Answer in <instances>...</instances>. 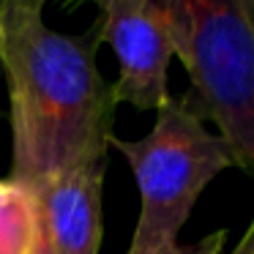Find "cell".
I'll use <instances>...</instances> for the list:
<instances>
[{
    "mask_svg": "<svg viewBox=\"0 0 254 254\" xmlns=\"http://www.w3.org/2000/svg\"><path fill=\"white\" fill-rule=\"evenodd\" d=\"M39 238L36 202L28 189L0 181V254H28Z\"/></svg>",
    "mask_w": 254,
    "mask_h": 254,
    "instance_id": "cell-6",
    "label": "cell"
},
{
    "mask_svg": "<svg viewBox=\"0 0 254 254\" xmlns=\"http://www.w3.org/2000/svg\"><path fill=\"white\" fill-rule=\"evenodd\" d=\"M227 254H254V216H252V221H249V227L243 230V235H241V241H238V246L230 249Z\"/></svg>",
    "mask_w": 254,
    "mask_h": 254,
    "instance_id": "cell-8",
    "label": "cell"
},
{
    "mask_svg": "<svg viewBox=\"0 0 254 254\" xmlns=\"http://www.w3.org/2000/svg\"><path fill=\"white\" fill-rule=\"evenodd\" d=\"M11 104V172L8 181L33 189L107 161L115 137V96L96 66L104 44L99 22L66 36L44 22V8H11L0 14Z\"/></svg>",
    "mask_w": 254,
    "mask_h": 254,
    "instance_id": "cell-1",
    "label": "cell"
},
{
    "mask_svg": "<svg viewBox=\"0 0 254 254\" xmlns=\"http://www.w3.org/2000/svg\"><path fill=\"white\" fill-rule=\"evenodd\" d=\"M110 148L128 161L139 189V219L128 254H172L178 232L208 183L230 167H241L232 145L205 126L189 93L172 96L142 139L112 137Z\"/></svg>",
    "mask_w": 254,
    "mask_h": 254,
    "instance_id": "cell-2",
    "label": "cell"
},
{
    "mask_svg": "<svg viewBox=\"0 0 254 254\" xmlns=\"http://www.w3.org/2000/svg\"><path fill=\"white\" fill-rule=\"evenodd\" d=\"M0 47H3V25H0Z\"/></svg>",
    "mask_w": 254,
    "mask_h": 254,
    "instance_id": "cell-11",
    "label": "cell"
},
{
    "mask_svg": "<svg viewBox=\"0 0 254 254\" xmlns=\"http://www.w3.org/2000/svg\"><path fill=\"white\" fill-rule=\"evenodd\" d=\"M28 254H50V249H47V241H44V235H41V227H39V238H36V243L30 246Z\"/></svg>",
    "mask_w": 254,
    "mask_h": 254,
    "instance_id": "cell-10",
    "label": "cell"
},
{
    "mask_svg": "<svg viewBox=\"0 0 254 254\" xmlns=\"http://www.w3.org/2000/svg\"><path fill=\"white\" fill-rule=\"evenodd\" d=\"M224 243H227V230H216L208 238H202L197 246H178L172 254H227Z\"/></svg>",
    "mask_w": 254,
    "mask_h": 254,
    "instance_id": "cell-7",
    "label": "cell"
},
{
    "mask_svg": "<svg viewBox=\"0 0 254 254\" xmlns=\"http://www.w3.org/2000/svg\"><path fill=\"white\" fill-rule=\"evenodd\" d=\"M28 6L44 8V6H47V0H0V14L11 11V8H28Z\"/></svg>",
    "mask_w": 254,
    "mask_h": 254,
    "instance_id": "cell-9",
    "label": "cell"
},
{
    "mask_svg": "<svg viewBox=\"0 0 254 254\" xmlns=\"http://www.w3.org/2000/svg\"><path fill=\"white\" fill-rule=\"evenodd\" d=\"M88 0H63L77 11ZM205 121L254 175V0H153Z\"/></svg>",
    "mask_w": 254,
    "mask_h": 254,
    "instance_id": "cell-3",
    "label": "cell"
},
{
    "mask_svg": "<svg viewBox=\"0 0 254 254\" xmlns=\"http://www.w3.org/2000/svg\"><path fill=\"white\" fill-rule=\"evenodd\" d=\"M104 175L107 161H96L30 191L50 254H99Z\"/></svg>",
    "mask_w": 254,
    "mask_h": 254,
    "instance_id": "cell-5",
    "label": "cell"
},
{
    "mask_svg": "<svg viewBox=\"0 0 254 254\" xmlns=\"http://www.w3.org/2000/svg\"><path fill=\"white\" fill-rule=\"evenodd\" d=\"M99 8L104 44L118 58V79L112 82L115 104L159 112L170 96L167 74L175 58L170 30L153 0H88Z\"/></svg>",
    "mask_w": 254,
    "mask_h": 254,
    "instance_id": "cell-4",
    "label": "cell"
}]
</instances>
